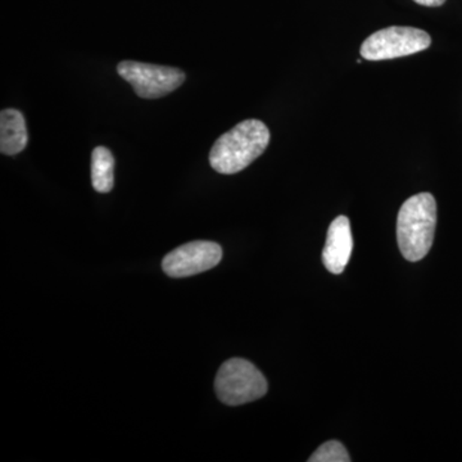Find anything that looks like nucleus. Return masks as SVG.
<instances>
[{
  "mask_svg": "<svg viewBox=\"0 0 462 462\" xmlns=\"http://www.w3.org/2000/svg\"><path fill=\"white\" fill-rule=\"evenodd\" d=\"M270 132L260 120H245L223 134L209 152V165L223 175L247 169L266 151Z\"/></svg>",
  "mask_w": 462,
  "mask_h": 462,
  "instance_id": "f257e3e1",
  "label": "nucleus"
},
{
  "mask_svg": "<svg viewBox=\"0 0 462 462\" xmlns=\"http://www.w3.org/2000/svg\"><path fill=\"white\" fill-rule=\"evenodd\" d=\"M115 157L106 147L94 148L91 153V184L98 193H109L115 184Z\"/></svg>",
  "mask_w": 462,
  "mask_h": 462,
  "instance_id": "1a4fd4ad",
  "label": "nucleus"
},
{
  "mask_svg": "<svg viewBox=\"0 0 462 462\" xmlns=\"http://www.w3.org/2000/svg\"><path fill=\"white\" fill-rule=\"evenodd\" d=\"M117 72L125 81L132 85L136 96L144 99L166 97L181 87L185 72L169 66L123 60L118 63Z\"/></svg>",
  "mask_w": 462,
  "mask_h": 462,
  "instance_id": "39448f33",
  "label": "nucleus"
},
{
  "mask_svg": "<svg viewBox=\"0 0 462 462\" xmlns=\"http://www.w3.org/2000/svg\"><path fill=\"white\" fill-rule=\"evenodd\" d=\"M413 2L425 5V7H440L445 5L446 0H413Z\"/></svg>",
  "mask_w": 462,
  "mask_h": 462,
  "instance_id": "9b49d317",
  "label": "nucleus"
},
{
  "mask_svg": "<svg viewBox=\"0 0 462 462\" xmlns=\"http://www.w3.org/2000/svg\"><path fill=\"white\" fill-rule=\"evenodd\" d=\"M348 452L346 447L338 440H329L316 449L315 454L309 458V462H349Z\"/></svg>",
  "mask_w": 462,
  "mask_h": 462,
  "instance_id": "9d476101",
  "label": "nucleus"
},
{
  "mask_svg": "<svg viewBox=\"0 0 462 462\" xmlns=\"http://www.w3.org/2000/svg\"><path fill=\"white\" fill-rule=\"evenodd\" d=\"M437 227V203L430 193L411 197L401 207L397 217V240L401 254L418 263L430 254Z\"/></svg>",
  "mask_w": 462,
  "mask_h": 462,
  "instance_id": "f03ea898",
  "label": "nucleus"
},
{
  "mask_svg": "<svg viewBox=\"0 0 462 462\" xmlns=\"http://www.w3.org/2000/svg\"><path fill=\"white\" fill-rule=\"evenodd\" d=\"M218 400L227 406L254 402L267 393L263 374L245 358H231L221 365L215 379Z\"/></svg>",
  "mask_w": 462,
  "mask_h": 462,
  "instance_id": "7ed1b4c3",
  "label": "nucleus"
},
{
  "mask_svg": "<svg viewBox=\"0 0 462 462\" xmlns=\"http://www.w3.org/2000/svg\"><path fill=\"white\" fill-rule=\"evenodd\" d=\"M26 121L18 109H3L0 114V152L5 156H16L26 148Z\"/></svg>",
  "mask_w": 462,
  "mask_h": 462,
  "instance_id": "6e6552de",
  "label": "nucleus"
},
{
  "mask_svg": "<svg viewBox=\"0 0 462 462\" xmlns=\"http://www.w3.org/2000/svg\"><path fill=\"white\" fill-rule=\"evenodd\" d=\"M223 258V248L215 242L196 240L173 249L162 261V269L171 278H188L214 269Z\"/></svg>",
  "mask_w": 462,
  "mask_h": 462,
  "instance_id": "423d86ee",
  "label": "nucleus"
},
{
  "mask_svg": "<svg viewBox=\"0 0 462 462\" xmlns=\"http://www.w3.org/2000/svg\"><path fill=\"white\" fill-rule=\"evenodd\" d=\"M354 251L351 224L346 216L334 218L328 230L327 243L322 251V263L331 273H342Z\"/></svg>",
  "mask_w": 462,
  "mask_h": 462,
  "instance_id": "0eeeda50",
  "label": "nucleus"
},
{
  "mask_svg": "<svg viewBox=\"0 0 462 462\" xmlns=\"http://www.w3.org/2000/svg\"><path fill=\"white\" fill-rule=\"evenodd\" d=\"M430 33L415 27L392 26L372 33L361 45L367 60H393L411 56L430 47Z\"/></svg>",
  "mask_w": 462,
  "mask_h": 462,
  "instance_id": "20e7f679",
  "label": "nucleus"
}]
</instances>
